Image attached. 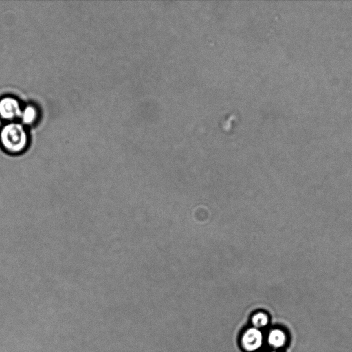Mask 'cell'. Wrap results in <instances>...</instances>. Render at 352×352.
Segmentation results:
<instances>
[{"label": "cell", "mask_w": 352, "mask_h": 352, "mask_svg": "<svg viewBox=\"0 0 352 352\" xmlns=\"http://www.w3.org/2000/svg\"><path fill=\"white\" fill-rule=\"evenodd\" d=\"M38 117V110L32 104H28L22 109L20 116L21 124L23 125H30L36 122Z\"/></svg>", "instance_id": "obj_5"}, {"label": "cell", "mask_w": 352, "mask_h": 352, "mask_svg": "<svg viewBox=\"0 0 352 352\" xmlns=\"http://www.w3.org/2000/svg\"><path fill=\"white\" fill-rule=\"evenodd\" d=\"M263 352H278L276 350H271V351H263Z\"/></svg>", "instance_id": "obj_7"}, {"label": "cell", "mask_w": 352, "mask_h": 352, "mask_svg": "<svg viewBox=\"0 0 352 352\" xmlns=\"http://www.w3.org/2000/svg\"><path fill=\"white\" fill-rule=\"evenodd\" d=\"M264 341L262 331L254 327L245 329L241 337V344L243 349L248 352H255L259 350Z\"/></svg>", "instance_id": "obj_3"}, {"label": "cell", "mask_w": 352, "mask_h": 352, "mask_svg": "<svg viewBox=\"0 0 352 352\" xmlns=\"http://www.w3.org/2000/svg\"><path fill=\"white\" fill-rule=\"evenodd\" d=\"M270 322L269 316L263 311H258L255 313L251 318L252 327L261 329L265 327Z\"/></svg>", "instance_id": "obj_6"}, {"label": "cell", "mask_w": 352, "mask_h": 352, "mask_svg": "<svg viewBox=\"0 0 352 352\" xmlns=\"http://www.w3.org/2000/svg\"><path fill=\"white\" fill-rule=\"evenodd\" d=\"M266 339L269 346L277 351L287 345L288 335L284 329L275 327L269 331Z\"/></svg>", "instance_id": "obj_4"}, {"label": "cell", "mask_w": 352, "mask_h": 352, "mask_svg": "<svg viewBox=\"0 0 352 352\" xmlns=\"http://www.w3.org/2000/svg\"><path fill=\"white\" fill-rule=\"evenodd\" d=\"M22 108L14 97L6 96L0 98V118L8 122L19 119Z\"/></svg>", "instance_id": "obj_2"}, {"label": "cell", "mask_w": 352, "mask_h": 352, "mask_svg": "<svg viewBox=\"0 0 352 352\" xmlns=\"http://www.w3.org/2000/svg\"><path fill=\"white\" fill-rule=\"evenodd\" d=\"M29 145L28 134L21 123L8 122L0 129V147L7 154L23 153Z\"/></svg>", "instance_id": "obj_1"}]
</instances>
